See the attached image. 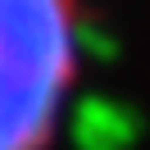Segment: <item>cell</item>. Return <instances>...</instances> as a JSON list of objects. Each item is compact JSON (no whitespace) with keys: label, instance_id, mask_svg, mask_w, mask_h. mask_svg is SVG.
I'll return each mask as SVG.
<instances>
[{"label":"cell","instance_id":"cell-1","mask_svg":"<svg viewBox=\"0 0 150 150\" xmlns=\"http://www.w3.org/2000/svg\"><path fill=\"white\" fill-rule=\"evenodd\" d=\"M82 73V0H0V150H50Z\"/></svg>","mask_w":150,"mask_h":150}]
</instances>
